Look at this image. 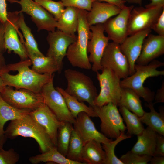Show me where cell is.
<instances>
[{
    "label": "cell",
    "mask_w": 164,
    "mask_h": 164,
    "mask_svg": "<svg viewBox=\"0 0 164 164\" xmlns=\"http://www.w3.org/2000/svg\"><path fill=\"white\" fill-rule=\"evenodd\" d=\"M7 0H0V21L4 24L7 19Z\"/></svg>",
    "instance_id": "obj_42"
},
{
    "label": "cell",
    "mask_w": 164,
    "mask_h": 164,
    "mask_svg": "<svg viewBox=\"0 0 164 164\" xmlns=\"http://www.w3.org/2000/svg\"><path fill=\"white\" fill-rule=\"evenodd\" d=\"M56 89L63 96L69 110L74 118H75L82 112L86 113L90 117H97L93 107L88 106L84 102L79 101L61 87H57Z\"/></svg>",
    "instance_id": "obj_30"
},
{
    "label": "cell",
    "mask_w": 164,
    "mask_h": 164,
    "mask_svg": "<svg viewBox=\"0 0 164 164\" xmlns=\"http://www.w3.org/2000/svg\"><path fill=\"white\" fill-rule=\"evenodd\" d=\"M155 102V104L158 103L164 102V81L162 82L161 88L157 90L156 93L155 95L154 98Z\"/></svg>",
    "instance_id": "obj_43"
},
{
    "label": "cell",
    "mask_w": 164,
    "mask_h": 164,
    "mask_svg": "<svg viewBox=\"0 0 164 164\" xmlns=\"http://www.w3.org/2000/svg\"><path fill=\"white\" fill-rule=\"evenodd\" d=\"M164 10V5L146 8H133L131 12L128 24V36L140 31L152 29Z\"/></svg>",
    "instance_id": "obj_8"
},
{
    "label": "cell",
    "mask_w": 164,
    "mask_h": 164,
    "mask_svg": "<svg viewBox=\"0 0 164 164\" xmlns=\"http://www.w3.org/2000/svg\"><path fill=\"white\" fill-rule=\"evenodd\" d=\"M31 110L15 108L5 102L0 94V137L4 135L6 122L20 118L28 114Z\"/></svg>",
    "instance_id": "obj_26"
},
{
    "label": "cell",
    "mask_w": 164,
    "mask_h": 164,
    "mask_svg": "<svg viewBox=\"0 0 164 164\" xmlns=\"http://www.w3.org/2000/svg\"><path fill=\"white\" fill-rule=\"evenodd\" d=\"M73 129V124L68 122H63L58 129L56 147L59 152L66 157Z\"/></svg>",
    "instance_id": "obj_33"
},
{
    "label": "cell",
    "mask_w": 164,
    "mask_h": 164,
    "mask_svg": "<svg viewBox=\"0 0 164 164\" xmlns=\"http://www.w3.org/2000/svg\"><path fill=\"white\" fill-rule=\"evenodd\" d=\"M51 14L57 21L64 10V7L61 1L52 0H34Z\"/></svg>",
    "instance_id": "obj_36"
},
{
    "label": "cell",
    "mask_w": 164,
    "mask_h": 164,
    "mask_svg": "<svg viewBox=\"0 0 164 164\" xmlns=\"http://www.w3.org/2000/svg\"><path fill=\"white\" fill-rule=\"evenodd\" d=\"M0 94L5 102L19 109L32 111L44 103L40 93H36L27 89L14 90L11 87L6 86Z\"/></svg>",
    "instance_id": "obj_9"
},
{
    "label": "cell",
    "mask_w": 164,
    "mask_h": 164,
    "mask_svg": "<svg viewBox=\"0 0 164 164\" xmlns=\"http://www.w3.org/2000/svg\"><path fill=\"white\" fill-rule=\"evenodd\" d=\"M99 2H106L115 5L121 9L125 5V3L126 2L123 0H95Z\"/></svg>",
    "instance_id": "obj_45"
},
{
    "label": "cell",
    "mask_w": 164,
    "mask_h": 164,
    "mask_svg": "<svg viewBox=\"0 0 164 164\" xmlns=\"http://www.w3.org/2000/svg\"><path fill=\"white\" fill-rule=\"evenodd\" d=\"M10 3L19 4L21 9L19 11L25 12L31 17L36 25L38 31L45 30L49 31L55 30L57 21L53 16L39 4L32 0H7Z\"/></svg>",
    "instance_id": "obj_11"
},
{
    "label": "cell",
    "mask_w": 164,
    "mask_h": 164,
    "mask_svg": "<svg viewBox=\"0 0 164 164\" xmlns=\"http://www.w3.org/2000/svg\"><path fill=\"white\" fill-rule=\"evenodd\" d=\"M32 64L31 60L28 58L6 65L0 76L6 86L39 93L43 86L53 79L54 75L37 73L29 68Z\"/></svg>",
    "instance_id": "obj_1"
},
{
    "label": "cell",
    "mask_w": 164,
    "mask_h": 164,
    "mask_svg": "<svg viewBox=\"0 0 164 164\" xmlns=\"http://www.w3.org/2000/svg\"><path fill=\"white\" fill-rule=\"evenodd\" d=\"M29 114L11 121L5 130L4 135L10 139L18 136L32 138L38 144L41 152H45L54 145L43 128Z\"/></svg>",
    "instance_id": "obj_3"
},
{
    "label": "cell",
    "mask_w": 164,
    "mask_h": 164,
    "mask_svg": "<svg viewBox=\"0 0 164 164\" xmlns=\"http://www.w3.org/2000/svg\"><path fill=\"white\" fill-rule=\"evenodd\" d=\"M152 29L158 35L164 36V10L159 16Z\"/></svg>",
    "instance_id": "obj_41"
},
{
    "label": "cell",
    "mask_w": 164,
    "mask_h": 164,
    "mask_svg": "<svg viewBox=\"0 0 164 164\" xmlns=\"http://www.w3.org/2000/svg\"><path fill=\"white\" fill-rule=\"evenodd\" d=\"M80 9L67 7L57 20L56 28L64 33L75 34L78 24V14Z\"/></svg>",
    "instance_id": "obj_25"
},
{
    "label": "cell",
    "mask_w": 164,
    "mask_h": 164,
    "mask_svg": "<svg viewBox=\"0 0 164 164\" xmlns=\"http://www.w3.org/2000/svg\"><path fill=\"white\" fill-rule=\"evenodd\" d=\"M121 9L120 7L113 4L95 1L91 10L87 14L88 24L89 26L103 24L109 18L118 15Z\"/></svg>",
    "instance_id": "obj_21"
},
{
    "label": "cell",
    "mask_w": 164,
    "mask_h": 164,
    "mask_svg": "<svg viewBox=\"0 0 164 164\" xmlns=\"http://www.w3.org/2000/svg\"><path fill=\"white\" fill-rule=\"evenodd\" d=\"M125 2H128L130 3L137 4L140 6L141 5L142 0H125Z\"/></svg>",
    "instance_id": "obj_50"
},
{
    "label": "cell",
    "mask_w": 164,
    "mask_h": 164,
    "mask_svg": "<svg viewBox=\"0 0 164 164\" xmlns=\"http://www.w3.org/2000/svg\"><path fill=\"white\" fill-rule=\"evenodd\" d=\"M6 86L2 78L0 76V93Z\"/></svg>",
    "instance_id": "obj_51"
},
{
    "label": "cell",
    "mask_w": 164,
    "mask_h": 164,
    "mask_svg": "<svg viewBox=\"0 0 164 164\" xmlns=\"http://www.w3.org/2000/svg\"><path fill=\"white\" fill-rule=\"evenodd\" d=\"M151 2L145 6V8H149L160 5H164V0H150Z\"/></svg>",
    "instance_id": "obj_47"
},
{
    "label": "cell",
    "mask_w": 164,
    "mask_h": 164,
    "mask_svg": "<svg viewBox=\"0 0 164 164\" xmlns=\"http://www.w3.org/2000/svg\"><path fill=\"white\" fill-rule=\"evenodd\" d=\"M77 36L64 33L60 30L49 31L46 37L49 44L46 56L53 58L61 71L63 60L69 46L77 40Z\"/></svg>",
    "instance_id": "obj_15"
},
{
    "label": "cell",
    "mask_w": 164,
    "mask_h": 164,
    "mask_svg": "<svg viewBox=\"0 0 164 164\" xmlns=\"http://www.w3.org/2000/svg\"><path fill=\"white\" fill-rule=\"evenodd\" d=\"M102 69L112 70L120 79L129 76V65L128 60L121 52L120 44L112 42L109 43L101 60Z\"/></svg>",
    "instance_id": "obj_13"
},
{
    "label": "cell",
    "mask_w": 164,
    "mask_h": 164,
    "mask_svg": "<svg viewBox=\"0 0 164 164\" xmlns=\"http://www.w3.org/2000/svg\"><path fill=\"white\" fill-rule=\"evenodd\" d=\"M7 138L5 135L0 137V149L3 148L4 145L5 143Z\"/></svg>",
    "instance_id": "obj_49"
},
{
    "label": "cell",
    "mask_w": 164,
    "mask_h": 164,
    "mask_svg": "<svg viewBox=\"0 0 164 164\" xmlns=\"http://www.w3.org/2000/svg\"><path fill=\"white\" fill-rule=\"evenodd\" d=\"M19 159V154L13 149L7 150L0 149V164H15Z\"/></svg>",
    "instance_id": "obj_38"
},
{
    "label": "cell",
    "mask_w": 164,
    "mask_h": 164,
    "mask_svg": "<svg viewBox=\"0 0 164 164\" xmlns=\"http://www.w3.org/2000/svg\"><path fill=\"white\" fill-rule=\"evenodd\" d=\"M19 12V11L8 12L7 20L4 24V47L8 53L12 51L18 55L21 60H25L29 58L27 53L18 35V33L21 39H22L18 30L17 24Z\"/></svg>",
    "instance_id": "obj_12"
},
{
    "label": "cell",
    "mask_w": 164,
    "mask_h": 164,
    "mask_svg": "<svg viewBox=\"0 0 164 164\" xmlns=\"http://www.w3.org/2000/svg\"><path fill=\"white\" fill-rule=\"evenodd\" d=\"M149 162L151 164H164V156L155 155L152 156Z\"/></svg>",
    "instance_id": "obj_46"
},
{
    "label": "cell",
    "mask_w": 164,
    "mask_h": 164,
    "mask_svg": "<svg viewBox=\"0 0 164 164\" xmlns=\"http://www.w3.org/2000/svg\"><path fill=\"white\" fill-rule=\"evenodd\" d=\"M153 102L145 104L150 109L149 112L145 111L142 116L139 117L141 122L145 124L157 133L164 136V108L160 107L159 112L154 108Z\"/></svg>",
    "instance_id": "obj_24"
},
{
    "label": "cell",
    "mask_w": 164,
    "mask_h": 164,
    "mask_svg": "<svg viewBox=\"0 0 164 164\" xmlns=\"http://www.w3.org/2000/svg\"><path fill=\"white\" fill-rule=\"evenodd\" d=\"M131 136L121 134L119 136L108 142L102 143V147L105 154L104 164H123L115 154L114 150L116 146L121 142L131 138Z\"/></svg>",
    "instance_id": "obj_35"
},
{
    "label": "cell",
    "mask_w": 164,
    "mask_h": 164,
    "mask_svg": "<svg viewBox=\"0 0 164 164\" xmlns=\"http://www.w3.org/2000/svg\"><path fill=\"white\" fill-rule=\"evenodd\" d=\"M19 12L17 24L19 28L21 30L25 39V41H24L22 43L26 48L28 56L31 55L44 56L39 50L38 44L32 33L31 29L25 22L23 12Z\"/></svg>",
    "instance_id": "obj_31"
},
{
    "label": "cell",
    "mask_w": 164,
    "mask_h": 164,
    "mask_svg": "<svg viewBox=\"0 0 164 164\" xmlns=\"http://www.w3.org/2000/svg\"><path fill=\"white\" fill-rule=\"evenodd\" d=\"M84 144L74 128L72 132L66 157L72 161L81 162V154Z\"/></svg>",
    "instance_id": "obj_34"
},
{
    "label": "cell",
    "mask_w": 164,
    "mask_h": 164,
    "mask_svg": "<svg viewBox=\"0 0 164 164\" xmlns=\"http://www.w3.org/2000/svg\"><path fill=\"white\" fill-rule=\"evenodd\" d=\"M119 107V111L126 125L127 135H137L141 133L145 128L139 117L124 107Z\"/></svg>",
    "instance_id": "obj_32"
},
{
    "label": "cell",
    "mask_w": 164,
    "mask_h": 164,
    "mask_svg": "<svg viewBox=\"0 0 164 164\" xmlns=\"http://www.w3.org/2000/svg\"><path fill=\"white\" fill-rule=\"evenodd\" d=\"M152 157L138 154L130 151L122 155L119 159L123 164H147Z\"/></svg>",
    "instance_id": "obj_37"
},
{
    "label": "cell",
    "mask_w": 164,
    "mask_h": 164,
    "mask_svg": "<svg viewBox=\"0 0 164 164\" xmlns=\"http://www.w3.org/2000/svg\"><path fill=\"white\" fill-rule=\"evenodd\" d=\"M89 27L91 36L87 46V53H90L88 59L93 64L92 70L97 73L102 70L101 59L109 40L104 34L103 24H97Z\"/></svg>",
    "instance_id": "obj_14"
},
{
    "label": "cell",
    "mask_w": 164,
    "mask_h": 164,
    "mask_svg": "<svg viewBox=\"0 0 164 164\" xmlns=\"http://www.w3.org/2000/svg\"><path fill=\"white\" fill-rule=\"evenodd\" d=\"M93 108L101 121V132L105 136L110 139H116L124 133L126 127L116 105L110 103Z\"/></svg>",
    "instance_id": "obj_7"
},
{
    "label": "cell",
    "mask_w": 164,
    "mask_h": 164,
    "mask_svg": "<svg viewBox=\"0 0 164 164\" xmlns=\"http://www.w3.org/2000/svg\"><path fill=\"white\" fill-rule=\"evenodd\" d=\"M87 12L85 10H80L77 30V39L68 47L66 56L73 66L90 70L91 66L88 59L87 46L91 37V32L86 19Z\"/></svg>",
    "instance_id": "obj_4"
},
{
    "label": "cell",
    "mask_w": 164,
    "mask_h": 164,
    "mask_svg": "<svg viewBox=\"0 0 164 164\" xmlns=\"http://www.w3.org/2000/svg\"><path fill=\"white\" fill-rule=\"evenodd\" d=\"M151 30H144L129 36L120 44L121 50L129 64V76L135 72V64L140 55L143 41L150 34Z\"/></svg>",
    "instance_id": "obj_18"
},
{
    "label": "cell",
    "mask_w": 164,
    "mask_h": 164,
    "mask_svg": "<svg viewBox=\"0 0 164 164\" xmlns=\"http://www.w3.org/2000/svg\"><path fill=\"white\" fill-rule=\"evenodd\" d=\"M4 24L0 21V56L5 51L4 44Z\"/></svg>",
    "instance_id": "obj_44"
},
{
    "label": "cell",
    "mask_w": 164,
    "mask_h": 164,
    "mask_svg": "<svg viewBox=\"0 0 164 164\" xmlns=\"http://www.w3.org/2000/svg\"><path fill=\"white\" fill-rule=\"evenodd\" d=\"M29 160L32 164H37L42 162H50L58 164H81L67 158L60 152L54 146L45 152L30 157Z\"/></svg>",
    "instance_id": "obj_29"
},
{
    "label": "cell",
    "mask_w": 164,
    "mask_h": 164,
    "mask_svg": "<svg viewBox=\"0 0 164 164\" xmlns=\"http://www.w3.org/2000/svg\"><path fill=\"white\" fill-rule=\"evenodd\" d=\"M5 64V59L3 56H0V75L3 72Z\"/></svg>",
    "instance_id": "obj_48"
},
{
    "label": "cell",
    "mask_w": 164,
    "mask_h": 164,
    "mask_svg": "<svg viewBox=\"0 0 164 164\" xmlns=\"http://www.w3.org/2000/svg\"><path fill=\"white\" fill-rule=\"evenodd\" d=\"M164 65L163 62L156 60L146 65L135 64V72L121 80V87L132 90L147 103L152 102L155 93L148 87H144L143 84L148 78L164 75V70H157Z\"/></svg>",
    "instance_id": "obj_2"
},
{
    "label": "cell",
    "mask_w": 164,
    "mask_h": 164,
    "mask_svg": "<svg viewBox=\"0 0 164 164\" xmlns=\"http://www.w3.org/2000/svg\"><path fill=\"white\" fill-rule=\"evenodd\" d=\"M101 71V73L97 72L100 91L94 101V106L100 107L111 103L118 106L122 88L121 79L110 69L103 68Z\"/></svg>",
    "instance_id": "obj_6"
},
{
    "label": "cell",
    "mask_w": 164,
    "mask_h": 164,
    "mask_svg": "<svg viewBox=\"0 0 164 164\" xmlns=\"http://www.w3.org/2000/svg\"><path fill=\"white\" fill-rule=\"evenodd\" d=\"M133 5L125 6L115 17L111 18L103 23L104 31L109 40L121 44L128 36V24Z\"/></svg>",
    "instance_id": "obj_16"
},
{
    "label": "cell",
    "mask_w": 164,
    "mask_h": 164,
    "mask_svg": "<svg viewBox=\"0 0 164 164\" xmlns=\"http://www.w3.org/2000/svg\"><path fill=\"white\" fill-rule=\"evenodd\" d=\"M101 143L95 140H91L84 145L82 154L83 164H104L105 154Z\"/></svg>",
    "instance_id": "obj_23"
},
{
    "label": "cell",
    "mask_w": 164,
    "mask_h": 164,
    "mask_svg": "<svg viewBox=\"0 0 164 164\" xmlns=\"http://www.w3.org/2000/svg\"><path fill=\"white\" fill-rule=\"evenodd\" d=\"M73 125L74 130L84 145L91 140H95L101 144L112 140L97 129L90 116L84 112H82L78 114L75 118Z\"/></svg>",
    "instance_id": "obj_17"
},
{
    "label": "cell",
    "mask_w": 164,
    "mask_h": 164,
    "mask_svg": "<svg viewBox=\"0 0 164 164\" xmlns=\"http://www.w3.org/2000/svg\"><path fill=\"white\" fill-rule=\"evenodd\" d=\"M64 7H72L90 11L95 0H60Z\"/></svg>",
    "instance_id": "obj_39"
},
{
    "label": "cell",
    "mask_w": 164,
    "mask_h": 164,
    "mask_svg": "<svg viewBox=\"0 0 164 164\" xmlns=\"http://www.w3.org/2000/svg\"><path fill=\"white\" fill-rule=\"evenodd\" d=\"M164 53V36L149 34L144 39L135 64L146 65Z\"/></svg>",
    "instance_id": "obj_20"
},
{
    "label": "cell",
    "mask_w": 164,
    "mask_h": 164,
    "mask_svg": "<svg viewBox=\"0 0 164 164\" xmlns=\"http://www.w3.org/2000/svg\"><path fill=\"white\" fill-rule=\"evenodd\" d=\"M140 98L132 90L122 88L121 98L118 106L124 107L140 117L142 116L145 111L142 108Z\"/></svg>",
    "instance_id": "obj_27"
},
{
    "label": "cell",
    "mask_w": 164,
    "mask_h": 164,
    "mask_svg": "<svg viewBox=\"0 0 164 164\" xmlns=\"http://www.w3.org/2000/svg\"><path fill=\"white\" fill-rule=\"evenodd\" d=\"M64 73L67 82L65 91L79 101L87 102L93 107L98 94L91 78L83 73L70 69L66 70Z\"/></svg>",
    "instance_id": "obj_5"
},
{
    "label": "cell",
    "mask_w": 164,
    "mask_h": 164,
    "mask_svg": "<svg viewBox=\"0 0 164 164\" xmlns=\"http://www.w3.org/2000/svg\"><path fill=\"white\" fill-rule=\"evenodd\" d=\"M155 155L164 156V136L158 133L154 156Z\"/></svg>",
    "instance_id": "obj_40"
},
{
    "label": "cell",
    "mask_w": 164,
    "mask_h": 164,
    "mask_svg": "<svg viewBox=\"0 0 164 164\" xmlns=\"http://www.w3.org/2000/svg\"><path fill=\"white\" fill-rule=\"evenodd\" d=\"M29 114L43 128L53 144L56 147L58 129L64 122L60 121L44 103L35 110L30 111Z\"/></svg>",
    "instance_id": "obj_19"
},
{
    "label": "cell",
    "mask_w": 164,
    "mask_h": 164,
    "mask_svg": "<svg viewBox=\"0 0 164 164\" xmlns=\"http://www.w3.org/2000/svg\"><path fill=\"white\" fill-rule=\"evenodd\" d=\"M124 1H125V0H123Z\"/></svg>",
    "instance_id": "obj_52"
},
{
    "label": "cell",
    "mask_w": 164,
    "mask_h": 164,
    "mask_svg": "<svg viewBox=\"0 0 164 164\" xmlns=\"http://www.w3.org/2000/svg\"><path fill=\"white\" fill-rule=\"evenodd\" d=\"M28 58L32 62L31 69L37 73L53 74L61 71L56 62L50 57L31 55Z\"/></svg>",
    "instance_id": "obj_28"
},
{
    "label": "cell",
    "mask_w": 164,
    "mask_h": 164,
    "mask_svg": "<svg viewBox=\"0 0 164 164\" xmlns=\"http://www.w3.org/2000/svg\"><path fill=\"white\" fill-rule=\"evenodd\" d=\"M40 93L43 103L60 121L73 124L75 121L61 94L53 86V79L44 85Z\"/></svg>",
    "instance_id": "obj_10"
},
{
    "label": "cell",
    "mask_w": 164,
    "mask_h": 164,
    "mask_svg": "<svg viewBox=\"0 0 164 164\" xmlns=\"http://www.w3.org/2000/svg\"><path fill=\"white\" fill-rule=\"evenodd\" d=\"M157 133L154 130L147 126L137 135V141L131 151L140 155L154 156Z\"/></svg>",
    "instance_id": "obj_22"
}]
</instances>
